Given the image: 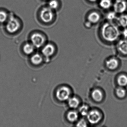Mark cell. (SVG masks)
Instances as JSON below:
<instances>
[{
	"mask_svg": "<svg viewBox=\"0 0 127 127\" xmlns=\"http://www.w3.org/2000/svg\"><path fill=\"white\" fill-rule=\"evenodd\" d=\"M122 33L124 37L125 38H127V28H125V29L123 32Z\"/></svg>",
	"mask_w": 127,
	"mask_h": 127,
	"instance_id": "cell-26",
	"label": "cell"
},
{
	"mask_svg": "<svg viewBox=\"0 0 127 127\" xmlns=\"http://www.w3.org/2000/svg\"><path fill=\"white\" fill-rule=\"evenodd\" d=\"M101 16L99 14L96 12H93L88 15V21L92 24H94L98 22L100 20Z\"/></svg>",
	"mask_w": 127,
	"mask_h": 127,
	"instance_id": "cell-13",
	"label": "cell"
},
{
	"mask_svg": "<svg viewBox=\"0 0 127 127\" xmlns=\"http://www.w3.org/2000/svg\"><path fill=\"white\" fill-rule=\"evenodd\" d=\"M54 10H52L49 6L42 8L40 12L41 20L44 23H50L54 18Z\"/></svg>",
	"mask_w": 127,
	"mask_h": 127,
	"instance_id": "cell-5",
	"label": "cell"
},
{
	"mask_svg": "<svg viewBox=\"0 0 127 127\" xmlns=\"http://www.w3.org/2000/svg\"><path fill=\"white\" fill-rule=\"evenodd\" d=\"M30 61L32 65L35 66H38L43 64L44 59L42 54L34 53L31 55Z\"/></svg>",
	"mask_w": 127,
	"mask_h": 127,
	"instance_id": "cell-8",
	"label": "cell"
},
{
	"mask_svg": "<svg viewBox=\"0 0 127 127\" xmlns=\"http://www.w3.org/2000/svg\"><path fill=\"white\" fill-rule=\"evenodd\" d=\"M117 82L120 86L124 87L127 85V76L122 75L119 76L117 79Z\"/></svg>",
	"mask_w": 127,
	"mask_h": 127,
	"instance_id": "cell-20",
	"label": "cell"
},
{
	"mask_svg": "<svg viewBox=\"0 0 127 127\" xmlns=\"http://www.w3.org/2000/svg\"><path fill=\"white\" fill-rule=\"evenodd\" d=\"M76 126L77 127H85L87 126V125L86 121L83 119H82L78 122L76 124Z\"/></svg>",
	"mask_w": 127,
	"mask_h": 127,
	"instance_id": "cell-25",
	"label": "cell"
},
{
	"mask_svg": "<svg viewBox=\"0 0 127 127\" xmlns=\"http://www.w3.org/2000/svg\"><path fill=\"white\" fill-rule=\"evenodd\" d=\"M101 34L105 40L113 42L119 38L120 32L118 27L115 24L111 23H107L102 26Z\"/></svg>",
	"mask_w": 127,
	"mask_h": 127,
	"instance_id": "cell-1",
	"label": "cell"
},
{
	"mask_svg": "<svg viewBox=\"0 0 127 127\" xmlns=\"http://www.w3.org/2000/svg\"><path fill=\"white\" fill-rule=\"evenodd\" d=\"M116 20L120 26L124 28L127 27V15H121L117 17Z\"/></svg>",
	"mask_w": 127,
	"mask_h": 127,
	"instance_id": "cell-14",
	"label": "cell"
},
{
	"mask_svg": "<svg viewBox=\"0 0 127 127\" xmlns=\"http://www.w3.org/2000/svg\"><path fill=\"white\" fill-rule=\"evenodd\" d=\"M66 118L68 122L71 123L75 122L78 120V114L75 111H69L66 114Z\"/></svg>",
	"mask_w": 127,
	"mask_h": 127,
	"instance_id": "cell-12",
	"label": "cell"
},
{
	"mask_svg": "<svg viewBox=\"0 0 127 127\" xmlns=\"http://www.w3.org/2000/svg\"><path fill=\"white\" fill-rule=\"evenodd\" d=\"M67 101L69 107L72 109L77 108L79 105V100L76 97H70Z\"/></svg>",
	"mask_w": 127,
	"mask_h": 127,
	"instance_id": "cell-15",
	"label": "cell"
},
{
	"mask_svg": "<svg viewBox=\"0 0 127 127\" xmlns=\"http://www.w3.org/2000/svg\"><path fill=\"white\" fill-rule=\"evenodd\" d=\"M9 15L4 11H0V23H6L8 19Z\"/></svg>",
	"mask_w": 127,
	"mask_h": 127,
	"instance_id": "cell-19",
	"label": "cell"
},
{
	"mask_svg": "<svg viewBox=\"0 0 127 127\" xmlns=\"http://www.w3.org/2000/svg\"><path fill=\"white\" fill-rule=\"evenodd\" d=\"M55 94L56 98L58 101L64 102L67 101L71 97V89L67 85H60L56 88Z\"/></svg>",
	"mask_w": 127,
	"mask_h": 127,
	"instance_id": "cell-2",
	"label": "cell"
},
{
	"mask_svg": "<svg viewBox=\"0 0 127 127\" xmlns=\"http://www.w3.org/2000/svg\"><path fill=\"white\" fill-rule=\"evenodd\" d=\"M79 112L82 116H87L89 113V108L86 105H83L80 107Z\"/></svg>",
	"mask_w": 127,
	"mask_h": 127,
	"instance_id": "cell-22",
	"label": "cell"
},
{
	"mask_svg": "<svg viewBox=\"0 0 127 127\" xmlns=\"http://www.w3.org/2000/svg\"><path fill=\"white\" fill-rule=\"evenodd\" d=\"M126 93L125 90L122 88H119L116 90L117 95L120 98H123L125 96Z\"/></svg>",
	"mask_w": 127,
	"mask_h": 127,
	"instance_id": "cell-23",
	"label": "cell"
},
{
	"mask_svg": "<svg viewBox=\"0 0 127 127\" xmlns=\"http://www.w3.org/2000/svg\"><path fill=\"white\" fill-rule=\"evenodd\" d=\"M92 98L96 101H101L103 98V94L101 91L95 89L92 93Z\"/></svg>",
	"mask_w": 127,
	"mask_h": 127,
	"instance_id": "cell-16",
	"label": "cell"
},
{
	"mask_svg": "<svg viewBox=\"0 0 127 127\" xmlns=\"http://www.w3.org/2000/svg\"><path fill=\"white\" fill-rule=\"evenodd\" d=\"M20 27V23L19 20L13 14L9 15L6 25V30L9 33L13 34L17 32Z\"/></svg>",
	"mask_w": 127,
	"mask_h": 127,
	"instance_id": "cell-3",
	"label": "cell"
},
{
	"mask_svg": "<svg viewBox=\"0 0 127 127\" xmlns=\"http://www.w3.org/2000/svg\"><path fill=\"white\" fill-rule=\"evenodd\" d=\"M59 6V3L57 0H50L48 2V6L52 10H56Z\"/></svg>",
	"mask_w": 127,
	"mask_h": 127,
	"instance_id": "cell-21",
	"label": "cell"
},
{
	"mask_svg": "<svg viewBox=\"0 0 127 127\" xmlns=\"http://www.w3.org/2000/svg\"><path fill=\"white\" fill-rule=\"evenodd\" d=\"M88 0L92 2H96L97 0Z\"/></svg>",
	"mask_w": 127,
	"mask_h": 127,
	"instance_id": "cell-28",
	"label": "cell"
},
{
	"mask_svg": "<svg viewBox=\"0 0 127 127\" xmlns=\"http://www.w3.org/2000/svg\"><path fill=\"white\" fill-rule=\"evenodd\" d=\"M113 4L114 12L117 14L124 13L127 9V2L125 0H115Z\"/></svg>",
	"mask_w": 127,
	"mask_h": 127,
	"instance_id": "cell-7",
	"label": "cell"
},
{
	"mask_svg": "<svg viewBox=\"0 0 127 127\" xmlns=\"http://www.w3.org/2000/svg\"><path fill=\"white\" fill-rule=\"evenodd\" d=\"M31 43L35 48L43 47L46 43V38L43 35L40 33L35 32L32 34L30 37Z\"/></svg>",
	"mask_w": 127,
	"mask_h": 127,
	"instance_id": "cell-6",
	"label": "cell"
},
{
	"mask_svg": "<svg viewBox=\"0 0 127 127\" xmlns=\"http://www.w3.org/2000/svg\"><path fill=\"white\" fill-rule=\"evenodd\" d=\"M119 63L117 60L115 59H111L106 62L107 67L110 70H114L117 68Z\"/></svg>",
	"mask_w": 127,
	"mask_h": 127,
	"instance_id": "cell-17",
	"label": "cell"
},
{
	"mask_svg": "<svg viewBox=\"0 0 127 127\" xmlns=\"http://www.w3.org/2000/svg\"><path fill=\"white\" fill-rule=\"evenodd\" d=\"M91 26H92V24L90 23L89 21H88L87 22L85 23V26L87 28L89 29L91 27Z\"/></svg>",
	"mask_w": 127,
	"mask_h": 127,
	"instance_id": "cell-27",
	"label": "cell"
},
{
	"mask_svg": "<svg viewBox=\"0 0 127 127\" xmlns=\"http://www.w3.org/2000/svg\"><path fill=\"white\" fill-rule=\"evenodd\" d=\"M35 49V47L31 42L26 43L23 45L22 51L26 56H31L34 53Z\"/></svg>",
	"mask_w": 127,
	"mask_h": 127,
	"instance_id": "cell-10",
	"label": "cell"
},
{
	"mask_svg": "<svg viewBox=\"0 0 127 127\" xmlns=\"http://www.w3.org/2000/svg\"><path fill=\"white\" fill-rule=\"evenodd\" d=\"M113 5L111 0H101L99 5L102 8L104 9H109Z\"/></svg>",
	"mask_w": 127,
	"mask_h": 127,
	"instance_id": "cell-18",
	"label": "cell"
},
{
	"mask_svg": "<svg viewBox=\"0 0 127 127\" xmlns=\"http://www.w3.org/2000/svg\"><path fill=\"white\" fill-rule=\"evenodd\" d=\"M87 116L88 122L92 124H96L101 119L100 113L96 110H92L89 112Z\"/></svg>",
	"mask_w": 127,
	"mask_h": 127,
	"instance_id": "cell-9",
	"label": "cell"
},
{
	"mask_svg": "<svg viewBox=\"0 0 127 127\" xmlns=\"http://www.w3.org/2000/svg\"><path fill=\"white\" fill-rule=\"evenodd\" d=\"M117 13L115 12H111L107 14L106 17L108 20L109 21H112L116 20L117 16L116 15Z\"/></svg>",
	"mask_w": 127,
	"mask_h": 127,
	"instance_id": "cell-24",
	"label": "cell"
},
{
	"mask_svg": "<svg viewBox=\"0 0 127 127\" xmlns=\"http://www.w3.org/2000/svg\"><path fill=\"white\" fill-rule=\"evenodd\" d=\"M56 51V47L53 44L48 43L44 44L41 50V54L44 58V61H49L50 59L55 55Z\"/></svg>",
	"mask_w": 127,
	"mask_h": 127,
	"instance_id": "cell-4",
	"label": "cell"
},
{
	"mask_svg": "<svg viewBox=\"0 0 127 127\" xmlns=\"http://www.w3.org/2000/svg\"><path fill=\"white\" fill-rule=\"evenodd\" d=\"M117 48L121 53L124 55H127V38L119 41L117 44Z\"/></svg>",
	"mask_w": 127,
	"mask_h": 127,
	"instance_id": "cell-11",
	"label": "cell"
}]
</instances>
